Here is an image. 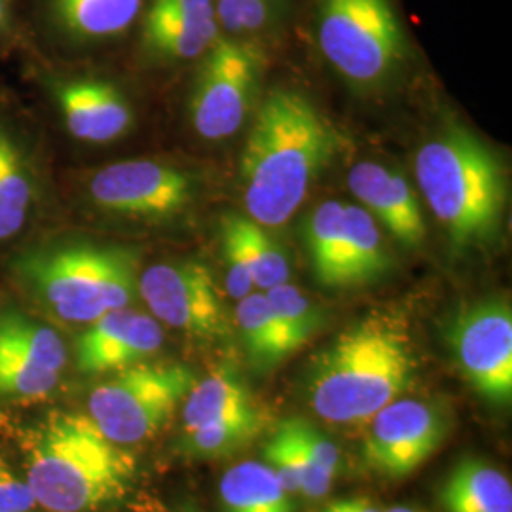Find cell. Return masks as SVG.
<instances>
[{
	"label": "cell",
	"mask_w": 512,
	"mask_h": 512,
	"mask_svg": "<svg viewBox=\"0 0 512 512\" xmlns=\"http://www.w3.org/2000/svg\"><path fill=\"white\" fill-rule=\"evenodd\" d=\"M440 503L446 512H512L511 480L484 459H461L442 484Z\"/></svg>",
	"instance_id": "cell-19"
},
{
	"label": "cell",
	"mask_w": 512,
	"mask_h": 512,
	"mask_svg": "<svg viewBox=\"0 0 512 512\" xmlns=\"http://www.w3.org/2000/svg\"><path fill=\"white\" fill-rule=\"evenodd\" d=\"M416 179L456 247L480 245L497 234L507 177L499 156L475 133L452 128L427 141L416 156Z\"/></svg>",
	"instance_id": "cell-5"
},
{
	"label": "cell",
	"mask_w": 512,
	"mask_h": 512,
	"mask_svg": "<svg viewBox=\"0 0 512 512\" xmlns=\"http://www.w3.org/2000/svg\"><path fill=\"white\" fill-rule=\"evenodd\" d=\"M414 376V355L403 330L368 317L344 330L311 366V408L332 423H363L397 399Z\"/></svg>",
	"instance_id": "cell-3"
},
{
	"label": "cell",
	"mask_w": 512,
	"mask_h": 512,
	"mask_svg": "<svg viewBox=\"0 0 512 512\" xmlns=\"http://www.w3.org/2000/svg\"><path fill=\"white\" fill-rule=\"evenodd\" d=\"M264 294L287 330L294 351L302 348L321 327V311L311 304L306 294L289 283L272 287Z\"/></svg>",
	"instance_id": "cell-31"
},
{
	"label": "cell",
	"mask_w": 512,
	"mask_h": 512,
	"mask_svg": "<svg viewBox=\"0 0 512 512\" xmlns=\"http://www.w3.org/2000/svg\"><path fill=\"white\" fill-rule=\"evenodd\" d=\"M264 63L262 44L224 35L200 57L190 114L203 139H226L243 126L255 103Z\"/></svg>",
	"instance_id": "cell-8"
},
{
	"label": "cell",
	"mask_w": 512,
	"mask_h": 512,
	"mask_svg": "<svg viewBox=\"0 0 512 512\" xmlns=\"http://www.w3.org/2000/svg\"><path fill=\"white\" fill-rule=\"evenodd\" d=\"M139 25L145 52L164 61L200 59L222 37L213 0H148Z\"/></svg>",
	"instance_id": "cell-14"
},
{
	"label": "cell",
	"mask_w": 512,
	"mask_h": 512,
	"mask_svg": "<svg viewBox=\"0 0 512 512\" xmlns=\"http://www.w3.org/2000/svg\"><path fill=\"white\" fill-rule=\"evenodd\" d=\"M287 425L302 448L327 475H338L340 471V450L327 439L323 431H319L313 423L304 418H287Z\"/></svg>",
	"instance_id": "cell-33"
},
{
	"label": "cell",
	"mask_w": 512,
	"mask_h": 512,
	"mask_svg": "<svg viewBox=\"0 0 512 512\" xmlns=\"http://www.w3.org/2000/svg\"><path fill=\"white\" fill-rule=\"evenodd\" d=\"M224 220L238 236L239 245L251 268L256 289L268 291L289 281V260L275 239L270 238L262 226L241 215H226Z\"/></svg>",
	"instance_id": "cell-27"
},
{
	"label": "cell",
	"mask_w": 512,
	"mask_h": 512,
	"mask_svg": "<svg viewBox=\"0 0 512 512\" xmlns=\"http://www.w3.org/2000/svg\"><path fill=\"white\" fill-rule=\"evenodd\" d=\"M306 2L319 54L349 82H384L410 57V37L397 0Z\"/></svg>",
	"instance_id": "cell-6"
},
{
	"label": "cell",
	"mask_w": 512,
	"mask_h": 512,
	"mask_svg": "<svg viewBox=\"0 0 512 512\" xmlns=\"http://www.w3.org/2000/svg\"><path fill=\"white\" fill-rule=\"evenodd\" d=\"M241 342L253 363L260 368L274 366L293 353L289 334L264 293H251L241 298L236 310Z\"/></svg>",
	"instance_id": "cell-23"
},
{
	"label": "cell",
	"mask_w": 512,
	"mask_h": 512,
	"mask_svg": "<svg viewBox=\"0 0 512 512\" xmlns=\"http://www.w3.org/2000/svg\"><path fill=\"white\" fill-rule=\"evenodd\" d=\"M67 129L76 139L103 145L124 137L133 126L126 95L99 78L63 80L55 88Z\"/></svg>",
	"instance_id": "cell-15"
},
{
	"label": "cell",
	"mask_w": 512,
	"mask_h": 512,
	"mask_svg": "<svg viewBox=\"0 0 512 512\" xmlns=\"http://www.w3.org/2000/svg\"><path fill=\"white\" fill-rule=\"evenodd\" d=\"M12 25V0H0V37L8 33Z\"/></svg>",
	"instance_id": "cell-36"
},
{
	"label": "cell",
	"mask_w": 512,
	"mask_h": 512,
	"mask_svg": "<svg viewBox=\"0 0 512 512\" xmlns=\"http://www.w3.org/2000/svg\"><path fill=\"white\" fill-rule=\"evenodd\" d=\"M215 16L224 37L243 38L262 44L289 8V0H213Z\"/></svg>",
	"instance_id": "cell-28"
},
{
	"label": "cell",
	"mask_w": 512,
	"mask_h": 512,
	"mask_svg": "<svg viewBox=\"0 0 512 512\" xmlns=\"http://www.w3.org/2000/svg\"><path fill=\"white\" fill-rule=\"evenodd\" d=\"M194 384L196 374L188 366H129L93 389L88 416L112 442L137 444L164 429Z\"/></svg>",
	"instance_id": "cell-7"
},
{
	"label": "cell",
	"mask_w": 512,
	"mask_h": 512,
	"mask_svg": "<svg viewBox=\"0 0 512 512\" xmlns=\"http://www.w3.org/2000/svg\"><path fill=\"white\" fill-rule=\"evenodd\" d=\"M33 200L31 173L14 139L0 131V241L23 228Z\"/></svg>",
	"instance_id": "cell-24"
},
{
	"label": "cell",
	"mask_w": 512,
	"mask_h": 512,
	"mask_svg": "<svg viewBox=\"0 0 512 512\" xmlns=\"http://www.w3.org/2000/svg\"><path fill=\"white\" fill-rule=\"evenodd\" d=\"M448 420L439 406L418 399H397L370 418L361 458L380 475L414 473L440 448Z\"/></svg>",
	"instance_id": "cell-11"
},
{
	"label": "cell",
	"mask_w": 512,
	"mask_h": 512,
	"mask_svg": "<svg viewBox=\"0 0 512 512\" xmlns=\"http://www.w3.org/2000/svg\"><path fill=\"white\" fill-rule=\"evenodd\" d=\"M349 190L372 217L408 247L420 245L425 238V222L420 203L401 173L385 165L363 162L348 175Z\"/></svg>",
	"instance_id": "cell-16"
},
{
	"label": "cell",
	"mask_w": 512,
	"mask_h": 512,
	"mask_svg": "<svg viewBox=\"0 0 512 512\" xmlns=\"http://www.w3.org/2000/svg\"><path fill=\"white\" fill-rule=\"evenodd\" d=\"M139 293L158 323L202 340L230 332L228 313L209 268L196 260L160 262L139 277Z\"/></svg>",
	"instance_id": "cell-10"
},
{
	"label": "cell",
	"mask_w": 512,
	"mask_h": 512,
	"mask_svg": "<svg viewBox=\"0 0 512 512\" xmlns=\"http://www.w3.org/2000/svg\"><path fill=\"white\" fill-rule=\"evenodd\" d=\"M173 512H200L196 507H192V505H183V507H179V509H175Z\"/></svg>",
	"instance_id": "cell-38"
},
{
	"label": "cell",
	"mask_w": 512,
	"mask_h": 512,
	"mask_svg": "<svg viewBox=\"0 0 512 512\" xmlns=\"http://www.w3.org/2000/svg\"><path fill=\"white\" fill-rule=\"evenodd\" d=\"M264 459L289 494H302L310 499H321L329 494L334 478L308 456L287 421L279 423L272 439L264 446Z\"/></svg>",
	"instance_id": "cell-22"
},
{
	"label": "cell",
	"mask_w": 512,
	"mask_h": 512,
	"mask_svg": "<svg viewBox=\"0 0 512 512\" xmlns=\"http://www.w3.org/2000/svg\"><path fill=\"white\" fill-rule=\"evenodd\" d=\"M25 482L40 507L92 512L122 501L137 459L107 439L88 414H52L23 435Z\"/></svg>",
	"instance_id": "cell-2"
},
{
	"label": "cell",
	"mask_w": 512,
	"mask_h": 512,
	"mask_svg": "<svg viewBox=\"0 0 512 512\" xmlns=\"http://www.w3.org/2000/svg\"><path fill=\"white\" fill-rule=\"evenodd\" d=\"M192 194L184 171L150 160L107 165L90 183V196L101 209L137 219L173 217L188 207Z\"/></svg>",
	"instance_id": "cell-12"
},
{
	"label": "cell",
	"mask_w": 512,
	"mask_h": 512,
	"mask_svg": "<svg viewBox=\"0 0 512 512\" xmlns=\"http://www.w3.org/2000/svg\"><path fill=\"white\" fill-rule=\"evenodd\" d=\"M139 255L118 245L54 241L27 249L12 266L19 285L55 319L90 325L129 308L139 291Z\"/></svg>",
	"instance_id": "cell-4"
},
{
	"label": "cell",
	"mask_w": 512,
	"mask_h": 512,
	"mask_svg": "<svg viewBox=\"0 0 512 512\" xmlns=\"http://www.w3.org/2000/svg\"><path fill=\"white\" fill-rule=\"evenodd\" d=\"M59 382V374L35 365L18 349L0 340V397L44 399Z\"/></svg>",
	"instance_id": "cell-30"
},
{
	"label": "cell",
	"mask_w": 512,
	"mask_h": 512,
	"mask_svg": "<svg viewBox=\"0 0 512 512\" xmlns=\"http://www.w3.org/2000/svg\"><path fill=\"white\" fill-rule=\"evenodd\" d=\"M222 251H224V262H226V289L232 298L241 300L253 293L255 281H253V274L247 264L245 253L239 245L238 236L224 219H222Z\"/></svg>",
	"instance_id": "cell-32"
},
{
	"label": "cell",
	"mask_w": 512,
	"mask_h": 512,
	"mask_svg": "<svg viewBox=\"0 0 512 512\" xmlns=\"http://www.w3.org/2000/svg\"><path fill=\"white\" fill-rule=\"evenodd\" d=\"M291 497L262 461H241L220 480L224 512H293Z\"/></svg>",
	"instance_id": "cell-20"
},
{
	"label": "cell",
	"mask_w": 512,
	"mask_h": 512,
	"mask_svg": "<svg viewBox=\"0 0 512 512\" xmlns=\"http://www.w3.org/2000/svg\"><path fill=\"white\" fill-rule=\"evenodd\" d=\"M334 148V131L304 95L268 93L241 156L243 202L251 219L260 226L291 219Z\"/></svg>",
	"instance_id": "cell-1"
},
{
	"label": "cell",
	"mask_w": 512,
	"mask_h": 512,
	"mask_svg": "<svg viewBox=\"0 0 512 512\" xmlns=\"http://www.w3.org/2000/svg\"><path fill=\"white\" fill-rule=\"evenodd\" d=\"M380 512H420L416 511V509H412V507H391V509H385V511Z\"/></svg>",
	"instance_id": "cell-37"
},
{
	"label": "cell",
	"mask_w": 512,
	"mask_h": 512,
	"mask_svg": "<svg viewBox=\"0 0 512 512\" xmlns=\"http://www.w3.org/2000/svg\"><path fill=\"white\" fill-rule=\"evenodd\" d=\"M148 0H52L50 14L61 35L92 44L124 37L145 14Z\"/></svg>",
	"instance_id": "cell-18"
},
{
	"label": "cell",
	"mask_w": 512,
	"mask_h": 512,
	"mask_svg": "<svg viewBox=\"0 0 512 512\" xmlns=\"http://www.w3.org/2000/svg\"><path fill=\"white\" fill-rule=\"evenodd\" d=\"M35 505V495L27 482L0 459V512H29Z\"/></svg>",
	"instance_id": "cell-34"
},
{
	"label": "cell",
	"mask_w": 512,
	"mask_h": 512,
	"mask_svg": "<svg viewBox=\"0 0 512 512\" xmlns=\"http://www.w3.org/2000/svg\"><path fill=\"white\" fill-rule=\"evenodd\" d=\"M251 391L232 366H219L202 382L196 380L183 401V433H190L209 421L253 408Z\"/></svg>",
	"instance_id": "cell-21"
},
{
	"label": "cell",
	"mask_w": 512,
	"mask_h": 512,
	"mask_svg": "<svg viewBox=\"0 0 512 512\" xmlns=\"http://www.w3.org/2000/svg\"><path fill=\"white\" fill-rule=\"evenodd\" d=\"M0 340L55 374L67 365V348L59 334L16 308L0 310Z\"/></svg>",
	"instance_id": "cell-25"
},
{
	"label": "cell",
	"mask_w": 512,
	"mask_h": 512,
	"mask_svg": "<svg viewBox=\"0 0 512 512\" xmlns=\"http://www.w3.org/2000/svg\"><path fill=\"white\" fill-rule=\"evenodd\" d=\"M321 512H380L368 499H342L334 501Z\"/></svg>",
	"instance_id": "cell-35"
},
{
	"label": "cell",
	"mask_w": 512,
	"mask_h": 512,
	"mask_svg": "<svg viewBox=\"0 0 512 512\" xmlns=\"http://www.w3.org/2000/svg\"><path fill=\"white\" fill-rule=\"evenodd\" d=\"M446 342L461 376L486 403L512 399V311L503 298H486L459 311Z\"/></svg>",
	"instance_id": "cell-9"
},
{
	"label": "cell",
	"mask_w": 512,
	"mask_h": 512,
	"mask_svg": "<svg viewBox=\"0 0 512 512\" xmlns=\"http://www.w3.org/2000/svg\"><path fill=\"white\" fill-rule=\"evenodd\" d=\"M262 425L264 418L256 406L228 414L183 433V452L194 458H222L234 454L255 439Z\"/></svg>",
	"instance_id": "cell-26"
},
{
	"label": "cell",
	"mask_w": 512,
	"mask_h": 512,
	"mask_svg": "<svg viewBox=\"0 0 512 512\" xmlns=\"http://www.w3.org/2000/svg\"><path fill=\"white\" fill-rule=\"evenodd\" d=\"M164 344L160 323L139 311H107L76 340V366L84 374L118 372L154 355Z\"/></svg>",
	"instance_id": "cell-13"
},
{
	"label": "cell",
	"mask_w": 512,
	"mask_h": 512,
	"mask_svg": "<svg viewBox=\"0 0 512 512\" xmlns=\"http://www.w3.org/2000/svg\"><path fill=\"white\" fill-rule=\"evenodd\" d=\"M387 268L389 256L376 220L365 209L346 205L342 238L327 287L346 289L366 285L382 277Z\"/></svg>",
	"instance_id": "cell-17"
},
{
	"label": "cell",
	"mask_w": 512,
	"mask_h": 512,
	"mask_svg": "<svg viewBox=\"0 0 512 512\" xmlns=\"http://www.w3.org/2000/svg\"><path fill=\"white\" fill-rule=\"evenodd\" d=\"M344 209H346V203L334 202V200L321 203L311 213L306 226L311 268H313L315 279L323 287L329 285L330 275L334 270L342 228H344Z\"/></svg>",
	"instance_id": "cell-29"
}]
</instances>
